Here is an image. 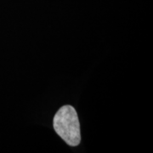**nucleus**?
I'll list each match as a JSON object with an SVG mask.
<instances>
[{
	"label": "nucleus",
	"instance_id": "f257e3e1",
	"mask_svg": "<svg viewBox=\"0 0 153 153\" xmlns=\"http://www.w3.org/2000/svg\"><path fill=\"white\" fill-rule=\"evenodd\" d=\"M53 126L57 134L71 146H76L81 141L80 123L76 110L71 105H64L56 112Z\"/></svg>",
	"mask_w": 153,
	"mask_h": 153
}]
</instances>
